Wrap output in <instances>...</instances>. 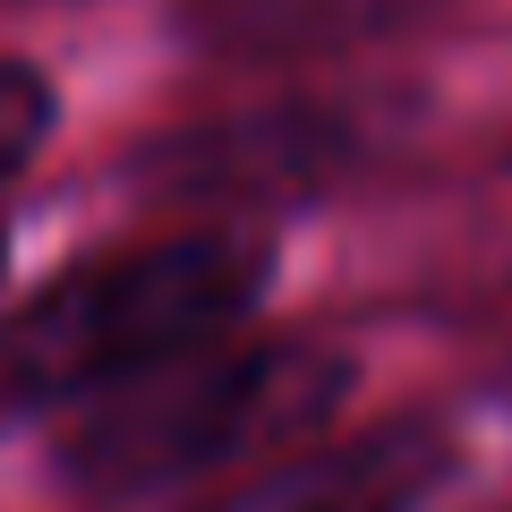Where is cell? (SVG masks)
<instances>
[{"label": "cell", "mask_w": 512, "mask_h": 512, "mask_svg": "<svg viewBox=\"0 0 512 512\" xmlns=\"http://www.w3.org/2000/svg\"><path fill=\"white\" fill-rule=\"evenodd\" d=\"M0 265H9V239H0Z\"/></svg>", "instance_id": "5b68a950"}, {"label": "cell", "mask_w": 512, "mask_h": 512, "mask_svg": "<svg viewBox=\"0 0 512 512\" xmlns=\"http://www.w3.org/2000/svg\"><path fill=\"white\" fill-rule=\"evenodd\" d=\"M52 77L26 60H0V180H18L35 163V146L52 137Z\"/></svg>", "instance_id": "277c9868"}, {"label": "cell", "mask_w": 512, "mask_h": 512, "mask_svg": "<svg viewBox=\"0 0 512 512\" xmlns=\"http://www.w3.org/2000/svg\"><path fill=\"white\" fill-rule=\"evenodd\" d=\"M274 282V239L171 231L146 248L94 256L0 325V410L94 402L214 350Z\"/></svg>", "instance_id": "6da1fadb"}, {"label": "cell", "mask_w": 512, "mask_h": 512, "mask_svg": "<svg viewBox=\"0 0 512 512\" xmlns=\"http://www.w3.org/2000/svg\"><path fill=\"white\" fill-rule=\"evenodd\" d=\"M350 350L333 342H248L197 350L163 376L128 384L69 436V478L94 495H146L239 461H282L350 402Z\"/></svg>", "instance_id": "7a4b0ae2"}, {"label": "cell", "mask_w": 512, "mask_h": 512, "mask_svg": "<svg viewBox=\"0 0 512 512\" xmlns=\"http://www.w3.org/2000/svg\"><path fill=\"white\" fill-rule=\"evenodd\" d=\"M453 470L461 444L436 419H384L333 444H299L197 512H427L453 487Z\"/></svg>", "instance_id": "3957f363"}]
</instances>
